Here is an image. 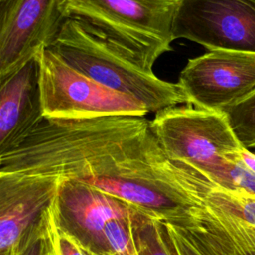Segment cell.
Here are the masks:
<instances>
[{
  "label": "cell",
  "mask_w": 255,
  "mask_h": 255,
  "mask_svg": "<svg viewBox=\"0 0 255 255\" xmlns=\"http://www.w3.org/2000/svg\"><path fill=\"white\" fill-rule=\"evenodd\" d=\"M177 255H239L231 243L195 212L180 222H163Z\"/></svg>",
  "instance_id": "12"
},
{
  "label": "cell",
  "mask_w": 255,
  "mask_h": 255,
  "mask_svg": "<svg viewBox=\"0 0 255 255\" xmlns=\"http://www.w3.org/2000/svg\"><path fill=\"white\" fill-rule=\"evenodd\" d=\"M56 198V197H55ZM55 200V199H54ZM52 236L54 245L59 255H89L80 243L68 232L61 229L55 218V203L53 201L52 212Z\"/></svg>",
  "instance_id": "17"
},
{
  "label": "cell",
  "mask_w": 255,
  "mask_h": 255,
  "mask_svg": "<svg viewBox=\"0 0 255 255\" xmlns=\"http://www.w3.org/2000/svg\"><path fill=\"white\" fill-rule=\"evenodd\" d=\"M53 212V211H52ZM53 237V236H52ZM50 255H59V253H58V251H57V249H56V247H55V245H54V241H53V250H52V252H51V254Z\"/></svg>",
  "instance_id": "19"
},
{
  "label": "cell",
  "mask_w": 255,
  "mask_h": 255,
  "mask_svg": "<svg viewBox=\"0 0 255 255\" xmlns=\"http://www.w3.org/2000/svg\"><path fill=\"white\" fill-rule=\"evenodd\" d=\"M5 1H6V0H0V4L3 3V2H5Z\"/></svg>",
  "instance_id": "21"
},
{
  "label": "cell",
  "mask_w": 255,
  "mask_h": 255,
  "mask_svg": "<svg viewBox=\"0 0 255 255\" xmlns=\"http://www.w3.org/2000/svg\"><path fill=\"white\" fill-rule=\"evenodd\" d=\"M149 125L171 160L190 166L213 183L227 187L231 162L226 155L243 145L223 113L179 105L155 113Z\"/></svg>",
  "instance_id": "3"
},
{
  "label": "cell",
  "mask_w": 255,
  "mask_h": 255,
  "mask_svg": "<svg viewBox=\"0 0 255 255\" xmlns=\"http://www.w3.org/2000/svg\"><path fill=\"white\" fill-rule=\"evenodd\" d=\"M177 85L185 105L223 113L255 90V54L208 51L187 61Z\"/></svg>",
  "instance_id": "6"
},
{
  "label": "cell",
  "mask_w": 255,
  "mask_h": 255,
  "mask_svg": "<svg viewBox=\"0 0 255 255\" xmlns=\"http://www.w3.org/2000/svg\"><path fill=\"white\" fill-rule=\"evenodd\" d=\"M180 0H66L67 18L83 21L147 71L172 51Z\"/></svg>",
  "instance_id": "2"
},
{
  "label": "cell",
  "mask_w": 255,
  "mask_h": 255,
  "mask_svg": "<svg viewBox=\"0 0 255 255\" xmlns=\"http://www.w3.org/2000/svg\"><path fill=\"white\" fill-rule=\"evenodd\" d=\"M66 0H6L0 4V77L49 48L68 19Z\"/></svg>",
  "instance_id": "8"
},
{
  "label": "cell",
  "mask_w": 255,
  "mask_h": 255,
  "mask_svg": "<svg viewBox=\"0 0 255 255\" xmlns=\"http://www.w3.org/2000/svg\"><path fill=\"white\" fill-rule=\"evenodd\" d=\"M129 225L139 255H177L162 221L135 211Z\"/></svg>",
  "instance_id": "13"
},
{
  "label": "cell",
  "mask_w": 255,
  "mask_h": 255,
  "mask_svg": "<svg viewBox=\"0 0 255 255\" xmlns=\"http://www.w3.org/2000/svg\"><path fill=\"white\" fill-rule=\"evenodd\" d=\"M44 120L38 57L0 77V153L15 146Z\"/></svg>",
  "instance_id": "10"
},
{
  "label": "cell",
  "mask_w": 255,
  "mask_h": 255,
  "mask_svg": "<svg viewBox=\"0 0 255 255\" xmlns=\"http://www.w3.org/2000/svg\"><path fill=\"white\" fill-rule=\"evenodd\" d=\"M49 49L99 84L140 102L149 113L186 104L177 83L141 68L81 20L68 18Z\"/></svg>",
  "instance_id": "1"
},
{
  "label": "cell",
  "mask_w": 255,
  "mask_h": 255,
  "mask_svg": "<svg viewBox=\"0 0 255 255\" xmlns=\"http://www.w3.org/2000/svg\"><path fill=\"white\" fill-rule=\"evenodd\" d=\"M195 214L226 238L239 255L255 253V198L213 183Z\"/></svg>",
  "instance_id": "11"
},
{
  "label": "cell",
  "mask_w": 255,
  "mask_h": 255,
  "mask_svg": "<svg viewBox=\"0 0 255 255\" xmlns=\"http://www.w3.org/2000/svg\"><path fill=\"white\" fill-rule=\"evenodd\" d=\"M254 152H255V151H254Z\"/></svg>",
  "instance_id": "22"
},
{
  "label": "cell",
  "mask_w": 255,
  "mask_h": 255,
  "mask_svg": "<svg viewBox=\"0 0 255 255\" xmlns=\"http://www.w3.org/2000/svg\"><path fill=\"white\" fill-rule=\"evenodd\" d=\"M245 255H255V253H249V254H245Z\"/></svg>",
  "instance_id": "20"
},
{
  "label": "cell",
  "mask_w": 255,
  "mask_h": 255,
  "mask_svg": "<svg viewBox=\"0 0 255 255\" xmlns=\"http://www.w3.org/2000/svg\"><path fill=\"white\" fill-rule=\"evenodd\" d=\"M173 35L207 51L255 54V0H180Z\"/></svg>",
  "instance_id": "5"
},
{
  "label": "cell",
  "mask_w": 255,
  "mask_h": 255,
  "mask_svg": "<svg viewBox=\"0 0 255 255\" xmlns=\"http://www.w3.org/2000/svg\"><path fill=\"white\" fill-rule=\"evenodd\" d=\"M37 57L45 119L145 117L149 113L140 102L99 84L65 63L49 48Z\"/></svg>",
  "instance_id": "4"
},
{
  "label": "cell",
  "mask_w": 255,
  "mask_h": 255,
  "mask_svg": "<svg viewBox=\"0 0 255 255\" xmlns=\"http://www.w3.org/2000/svg\"><path fill=\"white\" fill-rule=\"evenodd\" d=\"M130 218L112 220L105 228L106 236L115 255H139L130 231Z\"/></svg>",
  "instance_id": "16"
},
{
  "label": "cell",
  "mask_w": 255,
  "mask_h": 255,
  "mask_svg": "<svg viewBox=\"0 0 255 255\" xmlns=\"http://www.w3.org/2000/svg\"><path fill=\"white\" fill-rule=\"evenodd\" d=\"M55 203L57 225L72 235L89 255H115L105 228L115 219H129L135 210L100 188L63 178Z\"/></svg>",
  "instance_id": "7"
},
{
  "label": "cell",
  "mask_w": 255,
  "mask_h": 255,
  "mask_svg": "<svg viewBox=\"0 0 255 255\" xmlns=\"http://www.w3.org/2000/svg\"><path fill=\"white\" fill-rule=\"evenodd\" d=\"M246 167L249 171H251V175L248 181V186H247V191L249 195L252 197H255V153H252L247 156L245 160Z\"/></svg>",
  "instance_id": "18"
},
{
  "label": "cell",
  "mask_w": 255,
  "mask_h": 255,
  "mask_svg": "<svg viewBox=\"0 0 255 255\" xmlns=\"http://www.w3.org/2000/svg\"><path fill=\"white\" fill-rule=\"evenodd\" d=\"M223 114L241 144L255 151V90L226 109Z\"/></svg>",
  "instance_id": "14"
},
{
  "label": "cell",
  "mask_w": 255,
  "mask_h": 255,
  "mask_svg": "<svg viewBox=\"0 0 255 255\" xmlns=\"http://www.w3.org/2000/svg\"><path fill=\"white\" fill-rule=\"evenodd\" d=\"M62 180L0 173V255H15L24 236L57 196Z\"/></svg>",
  "instance_id": "9"
},
{
  "label": "cell",
  "mask_w": 255,
  "mask_h": 255,
  "mask_svg": "<svg viewBox=\"0 0 255 255\" xmlns=\"http://www.w3.org/2000/svg\"><path fill=\"white\" fill-rule=\"evenodd\" d=\"M54 201V200H53ZM53 202L22 239L15 255H50L53 250L52 237Z\"/></svg>",
  "instance_id": "15"
}]
</instances>
